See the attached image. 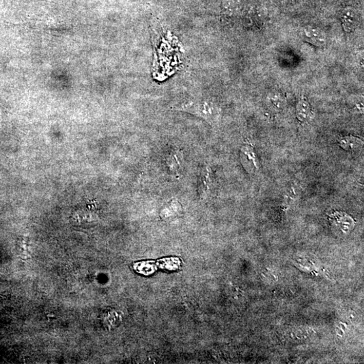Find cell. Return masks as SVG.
<instances>
[{
    "instance_id": "obj_4",
    "label": "cell",
    "mask_w": 364,
    "mask_h": 364,
    "mask_svg": "<svg viewBox=\"0 0 364 364\" xmlns=\"http://www.w3.org/2000/svg\"><path fill=\"white\" fill-rule=\"evenodd\" d=\"M301 37L305 42L316 47H324L326 44V36L322 30L314 27H305L301 29Z\"/></svg>"
},
{
    "instance_id": "obj_2",
    "label": "cell",
    "mask_w": 364,
    "mask_h": 364,
    "mask_svg": "<svg viewBox=\"0 0 364 364\" xmlns=\"http://www.w3.org/2000/svg\"><path fill=\"white\" fill-rule=\"evenodd\" d=\"M165 164L174 175L180 177L184 169V155L181 148H174L165 155Z\"/></svg>"
},
{
    "instance_id": "obj_8",
    "label": "cell",
    "mask_w": 364,
    "mask_h": 364,
    "mask_svg": "<svg viewBox=\"0 0 364 364\" xmlns=\"http://www.w3.org/2000/svg\"><path fill=\"white\" fill-rule=\"evenodd\" d=\"M310 113V108L309 103L305 101H301L298 105V117L302 121L309 120Z\"/></svg>"
},
{
    "instance_id": "obj_6",
    "label": "cell",
    "mask_w": 364,
    "mask_h": 364,
    "mask_svg": "<svg viewBox=\"0 0 364 364\" xmlns=\"http://www.w3.org/2000/svg\"><path fill=\"white\" fill-rule=\"evenodd\" d=\"M342 27L347 33H352L357 26V20L352 10L344 11L342 16Z\"/></svg>"
},
{
    "instance_id": "obj_7",
    "label": "cell",
    "mask_w": 364,
    "mask_h": 364,
    "mask_svg": "<svg viewBox=\"0 0 364 364\" xmlns=\"http://www.w3.org/2000/svg\"><path fill=\"white\" fill-rule=\"evenodd\" d=\"M338 141L339 145L347 150L356 149L361 144L360 140L353 137L339 138Z\"/></svg>"
},
{
    "instance_id": "obj_5",
    "label": "cell",
    "mask_w": 364,
    "mask_h": 364,
    "mask_svg": "<svg viewBox=\"0 0 364 364\" xmlns=\"http://www.w3.org/2000/svg\"><path fill=\"white\" fill-rule=\"evenodd\" d=\"M182 212V206L178 199H174L165 204L161 210L160 215L163 219L176 217Z\"/></svg>"
},
{
    "instance_id": "obj_3",
    "label": "cell",
    "mask_w": 364,
    "mask_h": 364,
    "mask_svg": "<svg viewBox=\"0 0 364 364\" xmlns=\"http://www.w3.org/2000/svg\"><path fill=\"white\" fill-rule=\"evenodd\" d=\"M199 193L200 199L206 200L209 197L211 191L214 188L215 180L212 169L208 166H205L200 175Z\"/></svg>"
},
{
    "instance_id": "obj_1",
    "label": "cell",
    "mask_w": 364,
    "mask_h": 364,
    "mask_svg": "<svg viewBox=\"0 0 364 364\" xmlns=\"http://www.w3.org/2000/svg\"><path fill=\"white\" fill-rule=\"evenodd\" d=\"M175 108L177 110L187 112L201 118L209 124H213L218 116L216 105L212 101L205 99H193L178 105Z\"/></svg>"
}]
</instances>
